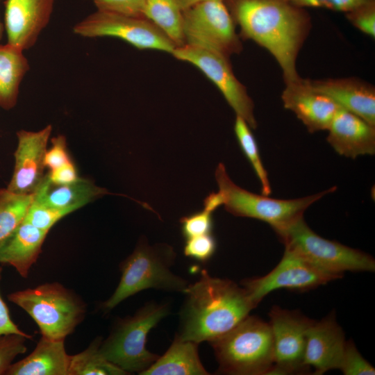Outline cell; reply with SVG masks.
Wrapping results in <instances>:
<instances>
[{
	"label": "cell",
	"mask_w": 375,
	"mask_h": 375,
	"mask_svg": "<svg viewBox=\"0 0 375 375\" xmlns=\"http://www.w3.org/2000/svg\"><path fill=\"white\" fill-rule=\"evenodd\" d=\"M224 1L241 40L267 50L279 65L285 84L300 79L297 60L312 28L308 10L286 0Z\"/></svg>",
	"instance_id": "6da1fadb"
},
{
	"label": "cell",
	"mask_w": 375,
	"mask_h": 375,
	"mask_svg": "<svg viewBox=\"0 0 375 375\" xmlns=\"http://www.w3.org/2000/svg\"><path fill=\"white\" fill-rule=\"evenodd\" d=\"M288 248L323 269L343 276L345 272H374L375 260L366 253L325 239L315 233L303 217L278 235Z\"/></svg>",
	"instance_id": "ba28073f"
},
{
	"label": "cell",
	"mask_w": 375,
	"mask_h": 375,
	"mask_svg": "<svg viewBox=\"0 0 375 375\" xmlns=\"http://www.w3.org/2000/svg\"><path fill=\"white\" fill-rule=\"evenodd\" d=\"M47 176L49 181L55 185H67L76 182L81 178L72 161L50 170Z\"/></svg>",
	"instance_id": "74e56055"
},
{
	"label": "cell",
	"mask_w": 375,
	"mask_h": 375,
	"mask_svg": "<svg viewBox=\"0 0 375 375\" xmlns=\"http://www.w3.org/2000/svg\"><path fill=\"white\" fill-rule=\"evenodd\" d=\"M339 369L345 375L375 374L374 368L363 358L350 340L346 342Z\"/></svg>",
	"instance_id": "1f68e13d"
},
{
	"label": "cell",
	"mask_w": 375,
	"mask_h": 375,
	"mask_svg": "<svg viewBox=\"0 0 375 375\" xmlns=\"http://www.w3.org/2000/svg\"><path fill=\"white\" fill-rule=\"evenodd\" d=\"M73 32L85 38L112 37L121 39L140 49L172 53L175 44L152 22L97 10L76 23Z\"/></svg>",
	"instance_id": "30bf717a"
},
{
	"label": "cell",
	"mask_w": 375,
	"mask_h": 375,
	"mask_svg": "<svg viewBox=\"0 0 375 375\" xmlns=\"http://www.w3.org/2000/svg\"><path fill=\"white\" fill-rule=\"evenodd\" d=\"M212 212L203 208L181 218V228L183 236L190 238L194 236L212 233L213 228Z\"/></svg>",
	"instance_id": "4dcf8cb0"
},
{
	"label": "cell",
	"mask_w": 375,
	"mask_h": 375,
	"mask_svg": "<svg viewBox=\"0 0 375 375\" xmlns=\"http://www.w3.org/2000/svg\"><path fill=\"white\" fill-rule=\"evenodd\" d=\"M101 340L100 337H97L85 349L70 356L68 375L128 374L102 355L99 349Z\"/></svg>",
	"instance_id": "484cf974"
},
{
	"label": "cell",
	"mask_w": 375,
	"mask_h": 375,
	"mask_svg": "<svg viewBox=\"0 0 375 375\" xmlns=\"http://www.w3.org/2000/svg\"><path fill=\"white\" fill-rule=\"evenodd\" d=\"M217 242L212 233L185 239L183 252L185 256L206 262L215 253Z\"/></svg>",
	"instance_id": "836d02e7"
},
{
	"label": "cell",
	"mask_w": 375,
	"mask_h": 375,
	"mask_svg": "<svg viewBox=\"0 0 375 375\" xmlns=\"http://www.w3.org/2000/svg\"><path fill=\"white\" fill-rule=\"evenodd\" d=\"M344 334L333 315L312 322L306 332L304 365L322 375L339 369L345 347Z\"/></svg>",
	"instance_id": "e0dca14e"
},
{
	"label": "cell",
	"mask_w": 375,
	"mask_h": 375,
	"mask_svg": "<svg viewBox=\"0 0 375 375\" xmlns=\"http://www.w3.org/2000/svg\"><path fill=\"white\" fill-rule=\"evenodd\" d=\"M109 194L108 191L97 186L92 181L81 178L67 185L51 183L47 174L33 193V201L53 208L77 207L78 208Z\"/></svg>",
	"instance_id": "7402d4cb"
},
{
	"label": "cell",
	"mask_w": 375,
	"mask_h": 375,
	"mask_svg": "<svg viewBox=\"0 0 375 375\" xmlns=\"http://www.w3.org/2000/svg\"><path fill=\"white\" fill-rule=\"evenodd\" d=\"M209 343L221 374H272L274 356L270 325L257 317L247 316L228 332Z\"/></svg>",
	"instance_id": "277c9868"
},
{
	"label": "cell",
	"mask_w": 375,
	"mask_h": 375,
	"mask_svg": "<svg viewBox=\"0 0 375 375\" xmlns=\"http://www.w3.org/2000/svg\"><path fill=\"white\" fill-rule=\"evenodd\" d=\"M97 10L133 17H144L146 0H92Z\"/></svg>",
	"instance_id": "e575fe53"
},
{
	"label": "cell",
	"mask_w": 375,
	"mask_h": 375,
	"mask_svg": "<svg viewBox=\"0 0 375 375\" xmlns=\"http://www.w3.org/2000/svg\"><path fill=\"white\" fill-rule=\"evenodd\" d=\"M340 278L285 247L283 257L274 269L265 276L244 279L242 285L256 307L267 294L275 290L306 291Z\"/></svg>",
	"instance_id": "7c38bea8"
},
{
	"label": "cell",
	"mask_w": 375,
	"mask_h": 375,
	"mask_svg": "<svg viewBox=\"0 0 375 375\" xmlns=\"http://www.w3.org/2000/svg\"><path fill=\"white\" fill-rule=\"evenodd\" d=\"M285 85L281 94L284 108L292 111L309 133L326 131L340 108L314 90L306 78H301Z\"/></svg>",
	"instance_id": "2e32d148"
},
{
	"label": "cell",
	"mask_w": 375,
	"mask_h": 375,
	"mask_svg": "<svg viewBox=\"0 0 375 375\" xmlns=\"http://www.w3.org/2000/svg\"><path fill=\"white\" fill-rule=\"evenodd\" d=\"M171 54L198 68L216 85L235 115L244 119L251 128H257L254 103L246 87L234 74L229 58L189 44L176 47Z\"/></svg>",
	"instance_id": "8fae6325"
},
{
	"label": "cell",
	"mask_w": 375,
	"mask_h": 375,
	"mask_svg": "<svg viewBox=\"0 0 375 375\" xmlns=\"http://www.w3.org/2000/svg\"><path fill=\"white\" fill-rule=\"evenodd\" d=\"M328 143L340 156L355 159L375 153V126L340 108L328 129Z\"/></svg>",
	"instance_id": "d6986e66"
},
{
	"label": "cell",
	"mask_w": 375,
	"mask_h": 375,
	"mask_svg": "<svg viewBox=\"0 0 375 375\" xmlns=\"http://www.w3.org/2000/svg\"><path fill=\"white\" fill-rule=\"evenodd\" d=\"M31 339L17 333L0 335V375H6L14 360L26 351V342Z\"/></svg>",
	"instance_id": "f546056e"
},
{
	"label": "cell",
	"mask_w": 375,
	"mask_h": 375,
	"mask_svg": "<svg viewBox=\"0 0 375 375\" xmlns=\"http://www.w3.org/2000/svg\"><path fill=\"white\" fill-rule=\"evenodd\" d=\"M51 147L47 149L44 165L45 167L52 170L72 161L69 155L66 138L59 135L51 140Z\"/></svg>",
	"instance_id": "d590c367"
},
{
	"label": "cell",
	"mask_w": 375,
	"mask_h": 375,
	"mask_svg": "<svg viewBox=\"0 0 375 375\" xmlns=\"http://www.w3.org/2000/svg\"><path fill=\"white\" fill-rule=\"evenodd\" d=\"M48 233L24 219L0 247V264L12 267L26 278L42 251Z\"/></svg>",
	"instance_id": "ffe728a7"
},
{
	"label": "cell",
	"mask_w": 375,
	"mask_h": 375,
	"mask_svg": "<svg viewBox=\"0 0 375 375\" xmlns=\"http://www.w3.org/2000/svg\"><path fill=\"white\" fill-rule=\"evenodd\" d=\"M303 8H320L347 12L370 0H286Z\"/></svg>",
	"instance_id": "8d00e7d4"
},
{
	"label": "cell",
	"mask_w": 375,
	"mask_h": 375,
	"mask_svg": "<svg viewBox=\"0 0 375 375\" xmlns=\"http://www.w3.org/2000/svg\"><path fill=\"white\" fill-rule=\"evenodd\" d=\"M210 0H180L181 6L183 10L199 2Z\"/></svg>",
	"instance_id": "ab89813d"
},
{
	"label": "cell",
	"mask_w": 375,
	"mask_h": 375,
	"mask_svg": "<svg viewBox=\"0 0 375 375\" xmlns=\"http://www.w3.org/2000/svg\"><path fill=\"white\" fill-rule=\"evenodd\" d=\"M169 313L168 303L149 301L132 316L119 319L99 349L110 362L128 374L149 368L159 358L146 348L150 331Z\"/></svg>",
	"instance_id": "52a82bcc"
},
{
	"label": "cell",
	"mask_w": 375,
	"mask_h": 375,
	"mask_svg": "<svg viewBox=\"0 0 375 375\" xmlns=\"http://www.w3.org/2000/svg\"><path fill=\"white\" fill-rule=\"evenodd\" d=\"M346 19L362 33L375 38V0L367 1L344 12Z\"/></svg>",
	"instance_id": "d6a6232c"
},
{
	"label": "cell",
	"mask_w": 375,
	"mask_h": 375,
	"mask_svg": "<svg viewBox=\"0 0 375 375\" xmlns=\"http://www.w3.org/2000/svg\"><path fill=\"white\" fill-rule=\"evenodd\" d=\"M55 0H5L7 43L22 51L31 48L47 26Z\"/></svg>",
	"instance_id": "9a60e30c"
},
{
	"label": "cell",
	"mask_w": 375,
	"mask_h": 375,
	"mask_svg": "<svg viewBox=\"0 0 375 375\" xmlns=\"http://www.w3.org/2000/svg\"><path fill=\"white\" fill-rule=\"evenodd\" d=\"M7 298L28 313L42 337L53 340H65L72 334L87 312L81 297L58 282L17 290Z\"/></svg>",
	"instance_id": "8992f818"
},
{
	"label": "cell",
	"mask_w": 375,
	"mask_h": 375,
	"mask_svg": "<svg viewBox=\"0 0 375 375\" xmlns=\"http://www.w3.org/2000/svg\"><path fill=\"white\" fill-rule=\"evenodd\" d=\"M183 294L176 335L198 344L226 333L256 307L243 287L227 278L213 277L206 269Z\"/></svg>",
	"instance_id": "7a4b0ae2"
},
{
	"label": "cell",
	"mask_w": 375,
	"mask_h": 375,
	"mask_svg": "<svg viewBox=\"0 0 375 375\" xmlns=\"http://www.w3.org/2000/svg\"><path fill=\"white\" fill-rule=\"evenodd\" d=\"M215 176L219 188L217 192L227 212L234 216L253 218L267 223L277 235L303 217L305 211L312 203L337 190L333 186L301 198L278 199L257 194L238 186L231 179L222 162L217 165Z\"/></svg>",
	"instance_id": "5b68a950"
},
{
	"label": "cell",
	"mask_w": 375,
	"mask_h": 375,
	"mask_svg": "<svg viewBox=\"0 0 375 375\" xmlns=\"http://www.w3.org/2000/svg\"><path fill=\"white\" fill-rule=\"evenodd\" d=\"M52 126L38 131L20 130L14 153L15 166L7 189L19 194H33L44 178V158Z\"/></svg>",
	"instance_id": "5bb4252c"
},
{
	"label": "cell",
	"mask_w": 375,
	"mask_h": 375,
	"mask_svg": "<svg viewBox=\"0 0 375 375\" xmlns=\"http://www.w3.org/2000/svg\"><path fill=\"white\" fill-rule=\"evenodd\" d=\"M78 209L77 207H49L33 200L24 219L34 226L49 232L60 219Z\"/></svg>",
	"instance_id": "f1b7e54d"
},
{
	"label": "cell",
	"mask_w": 375,
	"mask_h": 375,
	"mask_svg": "<svg viewBox=\"0 0 375 375\" xmlns=\"http://www.w3.org/2000/svg\"><path fill=\"white\" fill-rule=\"evenodd\" d=\"M274 365L271 374L306 372L304 353L307 330L313 320L299 312L274 306L269 312Z\"/></svg>",
	"instance_id": "4fadbf2b"
},
{
	"label": "cell",
	"mask_w": 375,
	"mask_h": 375,
	"mask_svg": "<svg viewBox=\"0 0 375 375\" xmlns=\"http://www.w3.org/2000/svg\"><path fill=\"white\" fill-rule=\"evenodd\" d=\"M233 129L241 150L260 183L262 194L269 196L272 193V187L268 173L262 162L258 144L251 127L244 119L236 115Z\"/></svg>",
	"instance_id": "83f0119b"
},
{
	"label": "cell",
	"mask_w": 375,
	"mask_h": 375,
	"mask_svg": "<svg viewBox=\"0 0 375 375\" xmlns=\"http://www.w3.org/2000/svg\"><path fill=\"white\" fill-rule=\"evenodd\" d=\"M3 31H4V26L3 25L0 19V41L3 37Z\"/></svg>",
	"instance_id": "60d3db41"
},
{
	"label": "cell",
	"mask_w": 375,
	"mask_h": 375,
	"mask_svg": "<svg viewBox=\"0 0 375 375\" xmlns=\"http://www.w3.org/2000/svg\"><path fill=\"white\" fill-rule=\"evenodd\" d=\"M144 16L163 31L176 47L185 44L180 0H146Z\"/></svg>",
	"instance_id": "d4e9b609"
},
{
	"label": "cell",
	"mask_w": 375,
	"mask_h": 375,
	"mask_svg": "<svg viewBox=\"0 0 375 375\" xmlns=\"http://www.w3.org/2000/svg\"><path fill=\"white\" fill-rule=\"evenodd\" d=\"M24 51L0 44V107L10 110L17 103L20 84L29 70Z\"/></svg>",
	"instance_id": "cb8c5ba5"
},
{
	"label": "cell",
	"mask_w": 375,
	"mask_h": 375,
	"mask_svg": "<svg viewBox=\"0 0 375 375\" xmlns=\"http://www.w3.org/2000/svg\"><path fill=\"white\" fill-rule=\"evenodd\" d=\"M199 344L175 335L169 349L141 375H207L201 362Z\"/></svg>",
	"instance_id": "603a6c76"
},
{
	"label": "cell",
	"mask_w": 375,
	"mask_h": 375,
	"mask_svg": "<svg viewBox=\"0 0 375 375\" xmlns=\"http://www.w3.org/2000/svg\"><path fill=\"white\" fill-rule=\"evenodd\" d=\"M176 256L169 245L151 246L142 239L121 262L120 281L112 295L101 305L102 310L110 312L126 299L147 289L183 293L188 282L171 270Z\"/></svg>",
	"instance_id": "3957f363"
},
{
	"label": "cell",
	"mask_w": 375,
	"mask_h": 375,
	"mask_svg": "<svg viewBox=\"0 0 375 375\" xmlns=\"http://www.w3.org/2000/svg\"><path fill=\"white\" fill-rule=\"evenodd\" d=\"M235 24L224 0H210L183 10L185 44L216 52L226 58L243 49Z\"/></svg>",
	"instance_id": "9c48e42d"
},
{
	"label": "cell",
	"mask_w": 375,
	"mask_h": 375,
	"mask_svg": "<svg viewBox=\"0 0 375 375\" xmlns=\"http://www.w3.org/2000/svg\"><path fill=\"white\" fill-rule=\"evenodd\" d=\"M69 362L65 340L42 336L33 351L13 362L6 375H68Z\"/></svg>",
	"instance_id": "44dd1931"
},
{
	"label": "cell",
	"mask_w": 375,
	"mask_h": 375,
	"mask_svg": "<svg viewBox=\"0 0 375 375\" xmlns=\"http://www.w3.org/2000/svg\"><path fill=\"white\" fill-rule=\"evenodd\" d=\"M33 197L0 188V247L24 220Z\"/></svg>",
	"instance_id": "4316f807"
},
{
	"label": "cell",
	"mask_w": 375,
	"mask_h": 375,
	"mask_svg": "<svg viewBox=\"0 0 375 375\" xmlns=\"http://www.w3.org/2000/svg\"><path fill=\"white\" fill-rule=\"evenodd\" d=\"M2 265L0 264V281L2 278ZM8 333H17L33 338L32 335L22 331L12 321L9 309L0 294V335Z\"/></svg>",
	"instance_id": "f35d334b"
},
{
	"label": "cell",
	"mask_w": 375,
	"mask_h": 375,
	"mask_svg": "<svg viewBox=\"0 0 375 375\" xmlns=\"http://www.w3.org/2000/svg\"><path fill=\"white\" fill-rule=\"evenodd\" d=\"M307 81L314 90L330 98L340 108L375 126V88L372 84L356 77L307 79Z\"/></svg>",
	"instance_id": "ac0fdd59"
}]
</instances>
